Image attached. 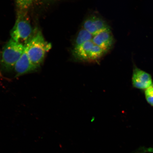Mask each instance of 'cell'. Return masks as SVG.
Returning a JSON list of instances; mask_svg holds the SVG:
<instances>
[{
  "label": "cell",
  "mask_w": 153,
  "mask_h": 153,
  "mask_svg": "<svg viewBox=\"0 0 153 153\" xmlns=\"http://www.w3.org/2000/svg\"><path fill=\"white\" fill-rule=\"evenodd\" d=\"M25 47L30 62L37 68L42 63L45 53L51 49V45L46 41L41 32L38 31L30 38Z\"/></svg>",
  "instance_id": "obj_1"
},
{
  "label": "cell",
  "mask_w": 153,
  "mask_h": 153,
  "mask_svg": "<svg viewBox=\"0 0 153 153\" xmlns=\"http://www.w3.org/2000/svg\"><path fill=\"white\" fill-rule=\"evenodd\" d=\"M25 45L12 39L6 44L2 52L1 62L3 68L10 70L15 65L23 53Z\"/></svg>",
  "instance_id": "obj_2"
},
{
  "label": "cell",
  "mask_w": 153,
  "mask_h": 153,
  "mask_svg": "<svg viewBox=\"0 0 153 153\" xmlns=\"http://www.w3.org/2000/svg\"><path fill=\"white\" fill-rule=\"evenodd\" d=\"M32 28L25 13H19L14 27L11 30V39L25 45L31 37Z\"/></svg>",
  "instance_id": "obj_3"
},
{
  "label": "cell",
  "mask_w": 153,
  "mask_h": 153,
  "mask_svg": "<svg viewBox=\"0 0 153 153\" xmlns=\"http://www.w3.org/2000/svg\"><path fill=\"white\" fill-rule=\"evenodd\" d=\"M82 28L94 36L101 32L110 29L107 22L101 17L95 14L89 15L82 23Z\"/></svg>",
  "instance_id": "obj_4"
},
{
  "label": "cell",
  "mask_w": 153,
  "mask_h": 153,
  "mask_svg": "<svg viewBox=\"0 0 153 153\" xmlns=\"http://www.w3.org/2000/svg\"><path fill=\"white\" fill-rule=\"evenodd\" d=\"M132 83L136 88L145 90L153 85L152 76L136 66L133 71Z\"/></svg>",
  "instance_id": "obj_5"
},
{
  "label": "cell",
  "mask_w": 153,
  "mask_h": 153,
  "mask_svg": "<svg viewBox=\"0 0 153 153\" xmlns=\"http://www.w3.org/2000/svg\"><path fill=\"white\" fill-rule=\"evenodd\" d=\"M92 41L95 45L107 51L112 48L114 39L111 29L103 30L93 36Z\"/></svg>",
  "instance_id": "obj_6"
},
{
  "label": "cell",
  "mask_w": 153,
  "mask_h": 153,
  "mask_svg": "<svg viewBox=\"0 0 153 153\" xmlns=\"http://www.w3.org/2000/svg\"><path fill=\"white\" fill-rule=\"evenodd\" d=\"M94 45L91 41L72 48L71 53L73 58L78 62H89L92 48Z\"/></svg>",
  "instance_id": "obj_7"
},
{
  "label": "cell",
  "mask_w": 153,
  "mask_h": 153,
  "mask_svg": "<svg viewBox=\"0 0 153 153\" xmlns=\"http://www.w3.org/2000/svg\"><path fill=\"white\" fill-rule=\"evenodd\" d=\"M14 68L18 76L28 73L34 71L37 69L32 64L29 58L25 45L23 53L17 61Z\"/></svg>",
  "instance_id": "obj_8"
},
{
  "label": "cell",
  "mask_w": 153,
  "mask_h": 153,
  "mask_svg": "<svg viewBox=\"0 0 153 153\" xmlns=\"http://www.w3.org/2000/svg\"><path fill=\"white\" fill-rule=\"evenodd\" d=\"M93 36L83 28H82L74 38L73 42L72 48H75L87 42L92 40Z\"/></svg>",
  "instance_id": "obj_9"
},
{
  "label": "cell",
  "mask_w": 153,
  "mask_h": 153,
  "mask_svg": "<svg viewBox=\"0 0 153 153\" xmlns=\"http://www.w3.org/2000/svg\"><path fill=\"white\" fill-rule=\"evenodd\" d=\"M145 96L147 102L153 107V85L145 90Z\"/></svg>",
  "instance_id": "obj_10"
},
{
  "label": "cell",
  "mask_w": 153,
  "mask_h": 153,
  "mask_svg": "<svg viewBox=\"0 0 153 153\" xmlns=\"http://www.w3.org/2000/svg\"><path fill=\"white\" fill-rule=\"evenodd\" d=\"M34 0H16L17 6L20 10H24L27 9Z\"/></svg>",
  "instance_id": "obj_11"
},
{
  "label": "cell",
  "mask_w": 153,
  "mask_h": 153,
  "mask_svg": "<svg viewBox=\"0 0 153 153\" xmlns=\"http://www.w3.org/2000/svg\"><path fill=\"white\" fill-rule=\"evenodd\" d=\"M146 151H145V150L143 151V152H139V153H146Z\"/></svg>",
  "instance_id": "obj_12"
}]
</instances>
